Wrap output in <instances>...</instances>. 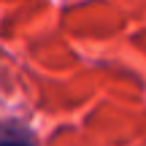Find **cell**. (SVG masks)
Segmentation results:
<instances>
[{
    "instance_id": "6da1fadb",
    "label": "cell",
    "mask_w": 146,
    "mask_h": 146,
    "mask_svg": "<svg viewBox=\"0 0 146 146\" xmlns=\"http://www.w3.org/2000/svg\"><path fill=\"white\" fill-rule=\"evenodd\" d=\"M0 146H33V135L22 125H16V122H5Z\"/></svg>"
}]
</instances>
